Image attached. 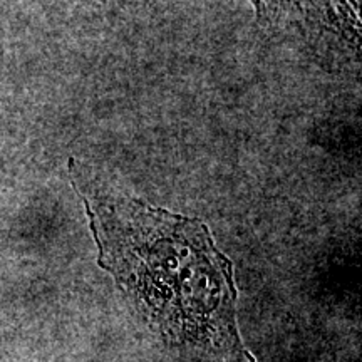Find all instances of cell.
I'll return each mask as SVG.
<instances>
[{
    "label": "cell",
    "instance_id": "obj_3",
    "mask_svg": "<svg viewBox=\"0 0 362 362\" xmlns=\"http://www.w3.org/2000/svg\"><path fill=\"white\" fill-rule=\"evenodd\" d=\"M47 2L61 8H67V11L89 13V16H104V13L119 12L144 0H47Z\"/></svg>",
    "mask_w": 362,
    "mask_h": 362
},
{
    "label": "cell",
    "instance_id": "obj_1",
    "mask_svg": "<svg viewBox=\"0 0 362 362\" xmlns=\"http://www.w3.org/2000/svg\"><path fill=\"white\" fill-rule=\"evenodd\" d=\"M69 173L99 267L161 341L197 362H255L238 336L233 265L208 226L126 194L72 160Z\"/></svg>",
    "mask_w": 362,
    "mask_h": 362
},
{
    "label": "cell",
    "instance_id": "obj_2",
    "mask_svg": "<svg viewBox=\"0 0 362 362\" xmlns=\"http://www.w3.org/2000/svg\"><path fill=\"white\" fill-rule=\"evenodd\" d=\"M264 25H305L336 19L352 7L351 0H250Z\"/></svg>",
    "mask_w": 362,
    "mask_h": 362
}]
</instances>
